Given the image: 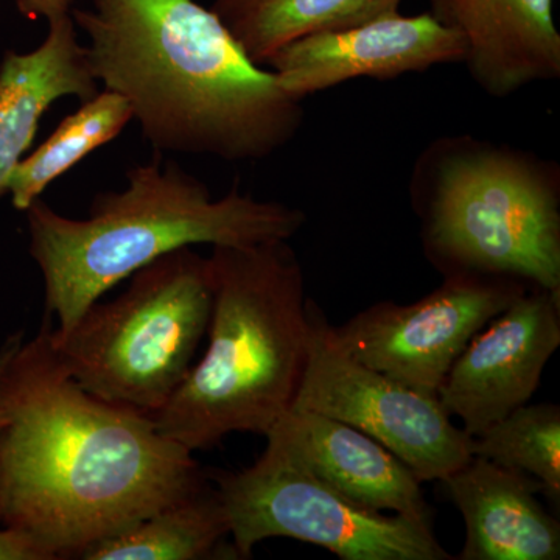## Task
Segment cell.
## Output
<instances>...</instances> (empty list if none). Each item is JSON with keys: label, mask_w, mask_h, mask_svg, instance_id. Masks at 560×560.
Returning a JSON list of instances; mask_svg holds the SVG:
<instances>
[{"label": "cell", "mask_w": 560, "mask_h": 560, "mask_svg": "<svg viewBox=\"0 0 560 560\" xmlns=\"http://www.w3.org/2000/svg\"><path fill=\"white\" fill-rule=\"evenodd\" d=\"M51 327L46 315L0 375V528L47 560L81 559L210 477L150 415L81 388L55 355Z\"/></svg>", "instance_id": "6da1fadb"}, {"label": "cell", "mask_w": 560, "mask_h": 560, "mask_svg": "<svg viewBox=\"0 0 560 560\" xmlns=\"http://www.w3.org/2000/svg\"><path fill=\"white\" fill-rule=\"evenodd\" d=\"M72 20L92 77L127 101L158 153L259 161L304 125V101L197 0H92Z\"/></svg>", "instance_id": "7a4b0ae2"}, {"label": "cell", "mask_w": 560, "mask_h": 560, "mask_svg": "<svg viewBox=\"0 0 560 560\" xmlns=\"http://www.w3.org/2000/svg\"><path fill=\"white\" fill-rule=\"evenodd\" d=\"M208 348L151 415L190 452L232 433L267 436L293 408L311 352L313 308L289 242L212 246Z\"/></svg>", "instance_id": "3957f363"}, {"label": "cell", "mask_w": 560, "mask_h": 560, "mask_svg": "<svg viewBox=\"0 0 560 560\" xmlns=\"http://www.w3.org/2000/svg\"><path fill=\"white\" fill-rule=\"evenodd\" d=\"M127 186L92 201L88 219H69L36 200L25 210L28 253L43 272L46 315L66 331L140 268L195 245L250 246L289 242L305 213L257 200L237 186L213 200L209 187L161 154L127 173Z\"/></svg>", "instance_id": "277c9868"}, {"label": "cell", "mask_w": 560, "mask_h": 560, "mask_svg": "<svg viewBox=\"0 0 560 560\" xmlns=\"http://www.w3.org/2000/svg\"><path fill=\"white\" fill-rule=\"evenodd\" d=\"M427 259L447 276L518 280L560 294V167L510 143L442 136L412 165Z\"/></svg>", "instance_id": "5b68a950"}, {"label": "cell", "mask_w": 560, "mask_h": 560, "mask_svg": "<svg viewBox=\"0 0 560 560\" xmlns=\"http://www.w3.org/2000/svg\"><path fill=\"white\" fill-rule=\"evenodd\" d=\"M108 302H94L72 327H51L55 355L81 388L154 415L179 388L208 334V257L172 250L130 276Z\"/></svg>", "instance_id": "8992f818"}, {"label": "cell", "mask_w": 560, "mask_h": 560, "mask_svg": "<svg viewBox=\"0 0 560 560\" xmlns=\"http://www.w3.org/2000/svg\"><path fill=\"white\" fill-rule=\"evenodd\" d=\"M259 459L242 471H209L226 512L237 559L260 541L290 537L342 560H452L433 523L361 508L327 485L280 425Z\"/></svg>", "instance_id": "52a82bcc"}, {"label": "cell", "mask_w": 560, "mask_h": 560, "mask_svg": "<svg viewBox=\"0 0 560 560\" xmlns=\"http://www.w3.org/2000/svg\"><path fill=\"white\" fill-rule=\"evenodd\" d=\"M291 411H308L381 442L420 482L444 481L471 458V438L436 396L420 393L349 357L313 308L311 352Z\"/></svg>", "instance_id": "ba28073f"}, {"label": "cell", "mask_w": 560, "mask_h": 560, "mask_svg": "<svg viewBox=\"0 0 560 560\" xmlns=\"http://www.w3.org/2000/svg\"><path fill=\"white\" fill-rule=\"evenodd\" d=\"M528 289L512 279L447 276L422 300L378 302L330 330L353 360L438 397L471 338Z\"/></svg>", "instance_id": "9c48e42d"}, {"label": "cell", "mask_w": 560, "mask_h": 560, "mask_svg": "<svg viewBox=\"0 0 560 560\" xmlns=\"http://www.w3.org/2000/svg\"><path fill=\"white\" fill-rule=\"evenodd\" d=\"M560 346V294L523 291L475 335L445 375L438 400L470 438L528 404Z\"/></svg>", "instance_id": "30bf717a"}, {"label": "cell", "mask_w": 560, "mask_h": 560, "mask_svg": "<svg viewBox=\"0 0 560 560\" xmlns=\"http://www.w3.org/2000/svg\"><path fill=\"white\" fill-rule=\"evenodd\" d=\"M464 55L459 33L430 11L416 16L397 11L357 27L291 40L265 65L282 91L304 101L350 80H394L434 66L458 65Z\"/></svg>", "instance_id": "8fae6325"}, {"label": "cell", "mask_w": 560, "mask_h": 560, "mask_svg": "<svg viewBox=\"0 0 560 560\" xmlns=\"http://www.w3.org/2000/svg\"><path fill=\"white\" fill-rule=\"evenodd\" d=\"M430 13L458 32L463 65L490 97L560 79L555 0H430Z\"/></svg>", "instance_id": "7c38bea8"}, {"label": "cell", "mask_w": 560, "mask_h": 560, "mask_svg": "<svg viewBox=\"0 0 560 560\" xmlns=\"http://www.w3.org/2000/svg\"><path fill=\"white\" fill-rule=\"evenodd\" d=\"M442 482L466 523L456 560L560 558V525L537 500L544 489L536 478L471 456Z\"/></svg>", "instance_id": "4fadbf2b"}, {"label": "cell", "mask_w": 560, "mask_h": 560, "mask_svg": "<svg viewBox=\"0 0 560 560\" xmlns=\"http://www.w3.org/2000/svg\"><path fill=\"white\" fill-rule=\"evenodd\" d=\"M278 425L311 469L346 499L370 511L433 523L420 481L381 442L316 412L290 411Z\"/></svg>", "instance_id": "5bb4252c"}, {"label": "cell", "mask_w": 560, "mask_h": 560, "mask_svg": "<svg viewBox=\"0 0 560 560\" xmlns=\"http://www.w3.org/2000/svg\"><path fill=\"white\" fill-rule=\"evenodd\" d=\"M98 92L72 13L49 21L47 38L35 50L7 51L0 62V197L25 156L39 121L62 97L90 101Z\"/></svg>", "instance_id": "9a60e30c"}, {"label": "cell", "mask_w": 560, "mask_h": 560, "mask_svg": "<svg viewBox=\"0 0 560 560\" xmlns=\"http://www.w3.org/2000/svg\"><path fill=\"white\" fill-rule=\"evenodd\" d=\"M226 512L212 480L198 492L175 501L131 528L98 541L83 560L237 559Z\"/></svg>", "instance_id": "2e32d148"}, {"label": "cell", "mask_w": 560, "mask_h": 560, "mask_svg": "<svg viewBox=\"0 0 560 560\" xmlns=\"http://www.w3.org/2000/svg\"><path fill=\"white\" fill-rule=\"evenodd\" d=\"M401 0H215L213 13L256 65L291 40L345 31L399 11Z\"/></svg>", "instance_id": "e0dca14e"}, {"label": "cell", "mask_w": 560, "mask_h": 560, "mask_svg": "<svg viewBox=\"0 0 560 560\" xmlns=\"http://www.w3.org/2000/svg\"><path fill=\"white\" fill-rule=\"evenodd\" d=\"M81 103L38 149L18 162L7 187L14 209L25 212L54 180L119 138L132 120L130 105L116 92L98 91L90 101Z\"/></svg>", "instance_id": "ac0fdd59"}, {"label": "cell", "mask_w": 560, "mask_h": 560, "mask_svg": "<svg viewBox=\"0 0 560 560\" xmlns=\"http://www.w3.org/2000/svg\"><path fill=\"white\" fill-rule=\"evenodd\" d=\"M471 456L522 470L540 482L544 493L560 499V408L522 405L471 438Z\"/></svg>", "instance_id": "d6986e66"}, {"label": "cell", "mask_w": 560, "mask_h": 560, "mask_svg": "<svg viewBox=\"0 0 560 560\" xmlns=\"http://www.w3.org/2000/svg\"><path fill=\"white\" fill-rule=\"evenodd\" d=\"M0 560H47V558L24 534L0 528Z\"/></svg>", "instance_id": "ffe728a7"}, {"label": "cell", "mask_w": 560, "mask_h": 560, "mask_svg": "<svg viewBox=\"0 0 560 560\" xmlns=\"http://www.w3.org/2000/svg\"><path fill=\"white\" fill-rule=\"evenodd\" d=\"M18 9L27 20H57L72 13L75 0H16Z\"/></svg>", "instance_id": "44dd1931"}, {"label": "cell", "mask_w": 560, "mask_h": 560, "mask_svg": "<svg viewBox=\"0 0 560 560\" xmlns=\"http://www.w3.org/2000/svg\"><path fill=\"white\" fill-rule=\"evenodd\" d=\"M22 341H24V331H14L0 346V375H2L7 364H9L11 357L20 349Z\"/></svg>", "instance_id": "7402d4cb"}]
</instances>
